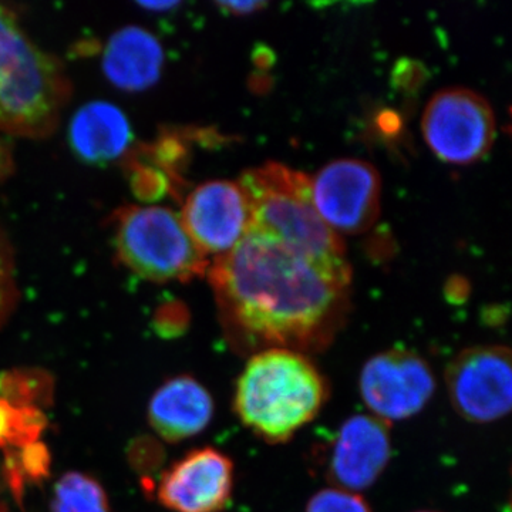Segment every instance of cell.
Returning <instances> with one entry per match:
<instances>
[{
  "label": "cell",
  "mask_w": 512,
  "mask_h": 512,
  "mask_svg": "<svg viewBox=\"0 0 512 512\" xmlns=\"http://www.w3.org/2000/svg\"><path fill=\"white\" fill-rule=\"evenodd\" d=\"M232 349H288L311 356L332 345L350 311V284L275 239L249 229L208 268Z\"/></svg>",
  "instance_id": "cell-1"
},
{
  "label": "cell",
  "mask_w": 512,
  "mask_h": 512,
  "mask_svg": "<svg viewBox=\"0 0 512 512\" xmlns=\"http://www.w3.org/2000/svg\"><path fill=\"white\" fill-rule=\"evenodd\" d=\"M329 399V384L311 356L268 349L249 356L238 377V419L269 444L286 443L316 419Z\"/></svg>",
  "instance_id": "cell-2"
},
{
  "label": "cell",
  "mask_w": 512,
  "mask_h": 512,
  "mask_svg": "<svg viewBox=\"0 0 512 512\" xmlns=\"http://www.w3.org/2000/svg\"><path fill=\"white\" fill-rule=\"evenodd\" d=\"M239 184L251 205V229L352 285L345 245L313 205L311 177L284 164L266 163L247 171Z\"/></svg>",
  "instance_id": "cell-3"
},
{
  "label": "cell",
  "mask_w": 512,
  "mask_h": 512,
  "mask_svg": "<svg viewBox=\"0 0 512 512\" xmlns=\"http://www.w3.org/2000/svg\"><path fill=\"white\" fill-rule=\"evenodd\" d=\"M69 93L59 60L36 46L15 13L0 5V131L46 137L59 123Z\"/></svg>",
  "instance_id": "cell-4"
},
{
  "label": "cell",
  "mask_w": 512,
  "mask_h": 512,
  "mask_svg": "<svg viewBox=\"0 0 512 512\" xmlns=\"http://www.w3.org/2000/svg\"><path fill=\"white\" fill-rule=\"evenodd\" d=\"M116 248L123 264L148 281H190L210 268L181 215L163 205L124 210L117 222Z\"/></svg>",
  "instance_id": "cell-5"
},
{
  "label": "cell",
  "mask_w": 512,
  "mask_h": 512,
  "mask_svg": "<svg viewBox=\"0 0 512 512\" xmlns=\"http://www.w3.org/2000/svg\"><path fill=\"white\" fill-rule=\"evenodd\" d=\"M421 131L434 156L444 163H476L493 146L494 111L481 94L450 87L434 94L427 104Z\"/></svg>",
  "instance_id": "cell-6"
},
{
  "label": "cell",
  "mask_w": 512,
  "mask_h": 512,
  "mask_svg": "<svg viewBox=\"0 0 512 512\" xmlns=\"http://www.w3.org/2000/svg\"><path fill=\"white\" fill-rule=\"evenodd\" d=\"M436 387L429 362L419 353L400 348L370 357L359 377L363 403L372 416L389 426L424 410Z\"/></svg>",
  "instance_id": "cell-7"
},
{
  "label": "cell",
  "mask_w": 512,
  "mask_h": 512,
  "mask_svg": "<svg viewBox=\"0 0 512 512\" xmlns=\"http://www.w3.org/2000/svg\"><path fill=\"white\" fill-rule=\"evenodd\" d=\"M446 384L451 406L464 420L504 419L512 404L511 350L500 345L464 349L448 365Z\"/></svg>",
  "instance_id": "cell-8"
},
{
  "label": "cell",
  "mask_w": 512,
  "mask_h": 512,
  "mask_svg": "<svg viewBox=\"0 0 512 512\" xmlns=\"http://www.w3.org/2000/svg\"><path fill=\"white\" fill-rule=\"evenodd\" d=\"M311 194L316 211L332 231L362 234L379 218L382 180L367 161L342 158L311 178Z\"/></svg>",
  "instance_id": "cell-9"
},
{
  "label": "cell",
  "mask_w": 512,
  "mask_h": 512,
  "mask_svg": "<svg viewBox=\"0 0 512 512\" xmlns=\"http://www.w3.org/2000/svg\"><path fill=\"white\" fill-rule=\"evenodd\" d=\"M180 215L205 258L229 254L252 225L247 194L234 181L215 180L198 185L188 195Z\"/></svg>",
  "instance_id": "cell-10"
},
{
  "label": "cell",
  "mask_w": 512,
  "mask_h": 512,
  "mask_svg": "<svg viewBox=\"0 0 512 512\" xmlns=\"http://www.w3.org/2000/svg\"><path fill=\"white\" fill-rule=\"evenodd\" d=\"M231 458L214 447L195 448L165 470L157 498L173 512H222L234 493Z\"/></svg>",
  "instance_id": "cell-11"
},
{
  "label": "cell",
  "mask_w": 512,
  "mask_h": 512,
  "mask_svg": "<svg viewBox=\"0 0 512 512\" xmlns=\"http://www.w3.org/2000/svg\"><path fill=\"white\" fill-rule=\"evenodd\" d=\"M392 457L390 426L356 414L340 426L330 446L326 474L333 487L359 494L379 480Z\"/></svg>",
  "instance_id": "cell-12"
},
{
  "label": "cell",
  "mask_w": 512,
  "mask_h": 512,
  "mask_svg": "<svg viewBox=\"0 0 512 512\" xmlns=\"http://www.w3.org/2000/svg\"><path fill=\"white\" fill-rule=\"evenodd\" d=\"M214 412L210 390L188 375L168 379L148 403L151 429L168 443H180L198 436L210 426Z\"/></svg>",
  "instance_id": "cell-13"
},
{
  "label": "cell",
  "mask_w": 512,
  "mask_h": 512,
  "mask_svg": "<svg viewBox=\"0 0 512 512\" xmlns=\"http://www.w3.org/2000/svg\"><path fill=\"white\" fill-rule=\"evenodd\" d=\"M70 138L74 150L86 160H113L126 150L130 127L124 114L116 107L92 103L74 117Z\"/></svg>",
  "instance_id": "cell-14"
},
{
  "label": "cell",
  "mask_w": 512,
  "mask_h": 512,
  "mask_svg": "<svg viewBox=\"0 0 512 512\" xmlns=\"http://www.w3.org/2000/svg\"><path fill=\"white\" fill-rule=\"evenodd\" d=\"M161 47L140 29H127L111 39L104 69L114 83L126 89H143L160 73Z\"/></svg>",
  "instance_id": "cell-15"
},
{
  "label": "cell",
  "mask_w": 512,
  "mask_h": 512,
  "mask_svg": "<svg viewBox=\"0 0 512 512\" xmlns=\"http://www.w3.org/2000/svg\"><path fill=\"white\" fill-rule=\"evenodd\" d=\"M50 512H111L100 481L83 471H69L53 487Z\"/></svg>",
  "instance_id": "cell-16"
},
{
  "label": "cell",
  "mask_w": 512,
  "mask_h": 512,
  "mask_svg": "<svg viewBox=\"0 0 512 512\" xmlns=\"http://www.w3.org/2000/svg\"><path fill=\"white\" fill-rule=\"evenodd\" d=\"M46 426L42 409L18 406L0 396V450L5 454L40 441Z\"/></svg>",
  "instance_id": "cell-17"
},
{
  "label": "cell",
  "mask_w": 512,
  "mask_h": 512,
  "mask_svg": "<svg viewBox=\"0 0 512 512\" xmlns=\"http://www.w3.org/2000/svg\"><path fill=\"white\" fill-rule=\"evenodd\" d=\"M49 468V450L40 441L6 454L5 478L18 498L26 484L37 483L49 476Z\"/></svg>",
  "instance_id": "cell-18"
},
{
  "label": "cell",
  "mask_w": 512,
  "mask_h": 512,
  "mask_svg": "<svg viewBox=\"0 0 512 512\" xmlns=\"http://www.w3.org/2000/svg\"><path fill=\"white\" fill-rule=\"evenodd\" d=\"M305 512H373L369 503L357 493L342 488H323L312 495Z\"/></svg>",
  "instance_id": "cell-19"
},
{
  "label": "cell",
  "mask_w": 512,
  "mask_h": 512,
  "mask_svg": "<svg viewBox=\"0 0 512 512\" xmlns=\"http://www.w3.org/2000/svg\"><path fill=\"white\" fill-rule=\"evenodd\" d=\"M18 302L15 278V261L9 239L0 229V326L12 315Z\"/></svg>",
  "instance_id": "cell-20"
},
{
  "label": "cell",
  "mask_w": 512,
  "mask_h": 512,
  "mask_svg": "<svg viewBox=\"0 0 512 512\" xmlns=\"http://www.w3.org/2000/svg\"><path fill=\"white\" fill-rule=\"evenodd\" d=\"M218 6L227 10L228 13H232V15L244 16L259 12V10L266 8L268 3L251 0V2H221L218 3Z\"/></svg>",
  "instance_id": "cell-21"
},
{
  "label": "cell",
  "mask_w": 512,
  "mask_h": 512,
  "mask_svg": "<svg viewBox=\"0 0 512 512\" xmlns=\"http://www.w3.org/2000/svg\"><path fill=\"white\" fill-rule=\"evenodd\" d=\"M13 158L10 153L9 147L6 146L5 141L0 138V180L8 177L12 171Z\"/></svg>",
  "instance_id": "cell-22"
},
{
  "label": "cell",
  "mask_w": 512,
  "mask_h": 512,
  "mask_svg": "<svg viewBox=\"0 0 512 512\" xmlns=\"http://www.w3.org/2000/svg\"><path fill=\"white\" fill-rule=\"evenodd\" d=\"M417 512H439V511H417Z\"/></svg>",
  "instance_id": "cell-23"
}]
</instances>
